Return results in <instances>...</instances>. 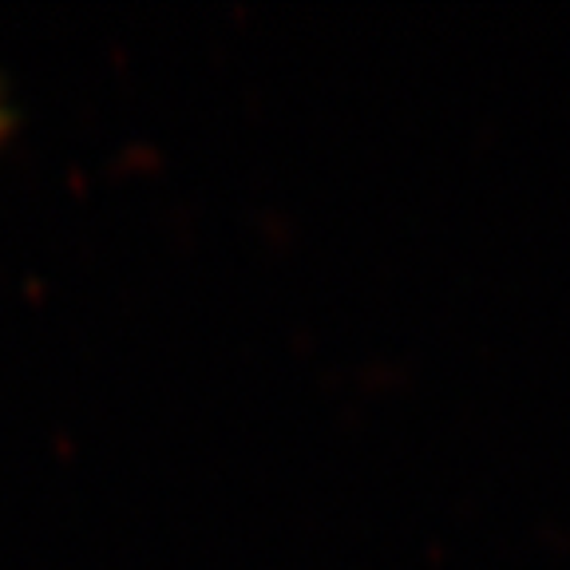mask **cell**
Listing matches in <instances>:
<instances>
[{
  "mask_svg": "<svg viewBox=\"0 0 570 570\" xmlns=\"http://www.w3.org/2000/svg\"><path fill=\"white\" fill-rule=\"evenodd\" d=\"M4 124H9V119H4V104H0V131H4Z\"/></svg>",
  "mask_w": 570,
  "mask_h": 570,
  "instance_id": "cell-1",
  "label": "cell"
}]
</instances>
